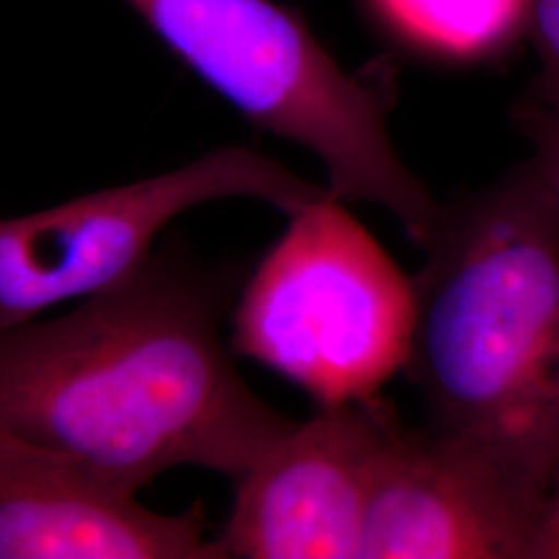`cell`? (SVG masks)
<instances>
[{
    "instance_id": "6da1fadb",
    "label": "cell",
    "mask_w": 559,
    "mask_h": 559,
    "mask_svg": "<svg viewBox=\"0 0 559 559\" xmlns=\"http://www.w3.org/2000/svg\"><path fill=\"white\" fill-rule=\"evenodd\" d=\"M228 282L152 253L55 320L0 328V431L140 493L173 468L239 480L297 420L240 378Z\"/></svg>"
},
{
    "instance_id": "7a4b0ae2",
    "label": "cell",
    "mask_w": 559,
    "mask_h": 559,
    "mask_svg": "<svg viewBox=\"0 0 559 559\" xmlns=\"http://www.w3.org/2000/svg\"><path fill=\"white\" fill-rule=\"evenodd\" d=\"M404 371L433 425L545 496L559 480V222L533 160L443 205Z\"/></svg>"
},
{
    "instance_id": "3957f363",
    "label": "cell",
    "mask_w": 559,
    "mask_h": 559,
    "mask_svg": "<svg viewBox=\"0 0 559 559\" xmlns=\"http://www.w3.org/2000/svg\"><path fill=\"white\" fill-rule=\"evenodd\" d=\"M201 81L255 127L321 162L336 200L394 216L419 249L443 205L402 162L380 81L348 73L274 0H122Z\"/></svg>"
},
{
    "instance_id": "277c9868",
    "label": "cell",
    "mask_w": 559,
    "mask_h": 559,
    "mask_svg": "<svg viewBox=\"0 0 559 559\" xmlns=\"http://www.w3.org/2000/svg\"><path fill=\"white\" fill-rule=\"evenodd\" d=\"M230 348L320 408L373 399L404 371L415 282L332 193L288 226L245 282Z\"/></svg>"
},
{
    "instance_id": "5b68a950",
    "label": "cell",
    "mask_w": 559,
    "mask_h": 559,
    "mask_svg": "<svg viewBox=\"0 0 559 559\" xmlns=\"http://www.w3.org/2000/svg\"><path fill=\"white\" fill-rule=\"evenodd\" d=\"M328 193L280 162L235 145L147 179L0 218V328L119 284L152 258L164 228L198 205L255 200L290 216Z\"/></svg>"
},
{
    "instance_id": "8992f818",
    "label": "cell",
    "mask_w": 559,
    "mask_h": 559,
    "mask_svg": "<svg viewBox=\"0 0 559 559\" xmlns=\"http://www.w3.org/2000/svg\"><path fill=\"white\" fill-rule=\"evenodd\" d=\"M551 498L480 441L399 425L381 452L362 559H535Z\"/></svg>"
},
{
    "instance_id": "52a82bcc",
    "label": "cell",
    "mask_w": 559,
    "mask_h": 559,
    "mask_svg": "<svg viewBox=\"0 0 559 559\" xmlns=\"http://www.w3.org/2000/svg\"><path fill=\"white\" fill-rule=\"evenodd\" d=\"M400 423L373 399L320 408L239 480L218 559H357L381 452Z\"/></svg>"
},
{
    "instance_id": "ba28073f",
    "label": "cell",
    "mask_w": 559,
    "mask_h": 559,
    "mask_svg": "<svg viewBox=\"0 0 559 559\" xmlns=\"http://www.w3.org/2000/svg\"><path fill=\"white\" fill-rule=\"evenodd\" d=\"M138 496L0 431V559H218L200 503L162 514Z\"/></svg>"
},
{
    "instance_id": "9c48e42d",
    "label": "cell",
    "mask_w": 559,
    "mask_h": 559,
    "mask_svg": "<svg viewBox=\"0 0 559 559\" xmlns=\"http://www.w3.org/2000/svg\"><path fill=\"white\" fill-rule=\"evenodd\" d=\"M385 25L429 57L473 62L526 23L528 0H371Z\"/></svg>"
},
{
    "instance_id": "30bf717a",
    "label": "cell",
    "mask_w": 559,
    "mask_h": 559,
    "mask_svg": "<svg viewBox=\"0 0 559 559\" xmlns=\"http://www.w3.org/2000/svg\"><path fill=\"white\" fill-rule=\"evenodd\" d=\"M524 29L540 60L535 100L559 112V0H528Z\"/></svg>"
},
{
    "instance_id": "8fae6325",
    "label": "cell",
    "mask_w": 559,
    "mask_h": 559,
    "mask_svg": "<svg viewBox=\"0 0 559 559\" xmlns=\"http://www.w3.org/2000/svg\"><path fill=\"white\" fill-rule=\"evenodd\" d=\"M519 122L533 143V162L547 182L559 222V112L533 100L520 108Z\"/></svg>"
},
{
    "instance_id": "7c38bea8",
    "label": "cell",
    "mask_w": 559,
    "mask_h": 559,
    "mask_svg": "<svg viewBox=\"0 0 559 559\" xmlns=\"http://www.w3.org/2000/svg\"><path fill=\"white\" fill-rule=\"evenodd\" d=\"M535 559H559V480L540 526Z\"/></svg>"
}]
</instances>
